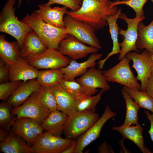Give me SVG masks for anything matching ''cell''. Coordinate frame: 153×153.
<instances>
[{"label":"cell","mask_w":153,"mask_h":153,"mask_svg":"<svg viewBox=\"0 0 153 153\" xmlns=\"http://www.w3.org/2000/svg\"><path fill=\"white\" fill-rule=\"evenodd\" d=\"M110 0L101 1L97 0H83L80 8L73 12L67 10L65 14L84 22L97 31L108 26L106 18L118 10L116 6L110 7Z\"/></svg>","instance_id":"1"},{"label":"cell","mask_w":153,"mask_h":153,"mask_svg":"<svg viewBox=\"0 0 153 153\" xmlns=\"http://www.w3.org/2000/svg\"><path fill=\"white\" fill-rule=\"evenodd\" d=\"M22 21L32 28L47 48L57 49L60 41L68 34L67 28L56 27L46 23L36 10L30 14H27Z\"/></svg>","instance_id":"2"},{"label":"cell","mask_w":153,"mask_h":153,"mask_svg":"<svg viewBox=\"0 0 153 153\" xmlns=\"http://www.w3.org/2000/svg\"><path fill=\"white\" fill-rule=\"evenodd\" d=\"M15 1L16 0H8L1 10L0 14V31L15 38L21 48L26 35L33 30L28 25L20 21L16 17L14 7Z\"/></svg>","instance_id":"3"},{"label":"cell","mask_w":153,"mask_h":153,"mask_svg":"<svg viewBox=\"0 0 153 153\" xmlns=\"http://www.w3.org/2000/svg\"><path fill=\"white\" fill-rule=\"evenodd\" d=\"M131 60L126 56L113 67L102 71L104 76L109 82H116L137 90H140L141 84L134 75L129 66Z\"/></svg>","instance_id":"4"},{"label":"cell","mask_w":153,"mask_h":153,"mask_svg":"<svg viewBox=\"0 0 153 153\" xmlns=\"http://www.w3.org/2000/svg\"><path fill=\"white\" fill-rule=\"evenodd\" d=\"M99 118L95 112H77L68 116L63 133L67 138L73 139L85 132Z\"/></svg>","instance_id":"5"},{"label":"cell","mask_w":153,"mask_h":153,"mask_svg":"<svg viewBox=\"0 0 153 153\" xmlns=\"http://www.w3.org/2000/svg\"><path fill=\"white\" fill-rule=\"evenodd\" d=\"M63 20L68 34L72 35L85 44L99 49L101 48L99 41L95 33V30L88 24L76 19L65 14Z\"/></svg>","instance_id":"6"},{"label":"cell","mask_w":153,"mask_h":153,"mask_svg":"<svg viewBox=\"0 0 153 153\" xmlns=\"http://www.w3.org/2000/svg\"><path fill=\"white\" fill-rule=\"evenodd\" d=\"M37 92L33 93L22 105L11 109V113L16 116L15 120L22 117H28L33 119L40 125L48 117L51 112L41 102Z\"/></svg>","instance_id":"7"},{"label":"cell","mask_w":153,"mask_h":153,"mask_svg":"<svg viewBox=\"0 0 153 153\" xmlns=\"http://www.w3.org/2000/svg\"><path fill=\"white\" fill-rule=\"evenodd\" d=\"M145 18V16L139 18L136 17L133 18H129L124 13H121L119 18L124 20L127 24V29L124 30L119 29V34L123 37L122 42L120 43L121 48V52L118 60L122 59L129 52L133 51L140 53L136 46V42L138 37L137 26Z\"/></svg>","instance_id":"8"},{"label":"cell","mask_w":153,"mask_h":153,"mask_svg":"<svg viewBox=\"0 0 153 153\" xmlns=\"http://www.w3.org/2000/svg\"><path fill=\"white\" fill-rule=\"evenodd\" d=\"M28 63L37 69H59L69 64L71 60L57 49L48 48L44 52L26 58Z\"/></svg>","instance_id":"9"},{"label":"cell","mask_w":153,"mask_h":153,"mask_svg":"<svg viewBox=\"0 0 153 153\" xmlns=\"http://www.w3.org/2000/svg\"><path fill=\"white\" fill-rule=\"evenodd\" d=\"M126 56L133 62L132 67L137 73L136 78L141 82L140 90L145 91L147 81L153 71V54L144 50L141 54L131 52Z\"/></svg>","instance_id":"10"},{"label":"cell","mask_w":153,"mask_h":153,"mask_svg":"<svg viewBox=\"0 0 153 153\" xmlns=\"http://www.w3.org/2000/svg\"><path fill=\"white\" fill-rule=\"evenodd\" d=\"M57 49L63 55L74 60L85 57L90 54L97 53L99 50L95 47L87 46L69 34L60 41Z\"/></svg>","instance_id":"11"},{"label":"cell","mask_w":153,"mask_h":153,"mask_svg":"<svg viewBox=\"0 0 153 153\" xmlns=\"http://www.w3.org/2000/svg\"><path fill=\"white\" fill-rule=\"evenodd\" d=\"M81 86L84 94L92 96L98 91L100 88L109 91L110 87L105 78L102 71L92 67L76 80Z\"/></svg>","instance_id":"12"},{"label":"cell","mask_w":153,"mask_h":153,"mask_svg":"<svg viewBox=\"0 0 153 153\" xmlns=\"http://www.w3.org/2000/svg\"><path fill=\"white\" fill-rule=\"evenodd\" d=\"M116 114V112L112 111L109 106L106 105L101 117L79 137L74 153H83L86 147L99 137L101 131L105 123Z\"/></svg>","instance_id":"13"},{"label":"cell","mask_w":153,"mask_h":153,"mask_svg":"<svg viewBox=\"0 0 153 153\" xmlns=\"http://www.w3.org/2000/svg\"><path fill=\"white\" fill-rule=\"evenodd\" d=\"M10 130L21 137L28 146L33 144L36 137L45 131L33 119L22 117L16 119L12 124Z\"/></svg>","instance_id":"14"},{"label":"cell","mask_w":153,"mask_h":153,"mask_svg":"<svg viewBox=\"0 0 153 153\" xmlns=\"http://www.w3.org/2000/svg\"><path fill=\"white\" fill-rule=\"evenodd\" d=\"M101 53L91 54L88 59L82 63H78L76 60H71L68 65L59 69L63 74V79L69 80H75L78 76L82 75L88 70V69L94 67L96 64V61L102 57Z\"/></svg>","instance_id":"15"},{"label":"cell","mask_w":153,"mask_h":153,"mask_svg":"<svg viewBox=\"0 0 153 153\" xmlns=\"http://www.w3.org/2000/svg\"><path fill=\"white\" fill-rule=\"evenodd\" d=\"M39 71L30 65L25 58L20 56L9 66V81L26 82L36 79Z\"/></svg>","instance_id":"16"},{"label":"cell","mask_w":153,"mask_h":153,"mask_svg":"<svg viewBox=\"0 0 153 153\" xmlns=\"http://www.w3.org/2000/svg\"><path fill=\"white\" fill-rule=\"evenodd\" d=\"M42 86L36 79L23 81L14 93L6 101L12 108L18 107L24 103Z\"/></svg>","instance_id":"17"},{"label":"cell","mask_w":153,"mask_h":153,"mask_svg":"<svg viewBox=\"0 0 153 153\" xmlns=\"http://www.w3.org/2000/svg\"><path fill=\"white\" fill-rule=\"evenodd\" d=\"M38 7L39 9L37 10V12L44 22L54 27L65 28L63 18L67 10V7L52 8L45 4L39 5Z\"/></svg>","instance_id":"18"},{"label":"cell","mask_w":153,"mask_h":153,"mask_svg":"<svg viewBox=\"0 0 153 153\" xmlns=\"http://www.w3.org/2000/svg\"><path fill=\"white\" fill-rule=\"evenodd\" d=\"M49 88L55 98L57 110L65 113L68 116L77 112L75 98L67 92L59 83Z\"/></svg>","instance_id":"19"},{"label":"cell","mask_w":153,"mask_h":153,"mask_svg":"<svg viewBox=\"0 0 153 153\" xmlns=\"http://www.w3.org/2000/svg\"><path fill=\"white\" fill-rule=\"evenodd\" d=\"M112 129L120 133L123 139H128L133 142L143 153H151L144 144L143 134V129L140 124H138L135 126H114Z\"/></svg>","instance_id":"20"},{"label":"cell","mask_w":153,"mask_h":153,"mask_svg":"<svg viewBox=\"0 0 153 153\" xmlns=\"http://www.w3.org/2000/svg\"><path fill=\"white\" fill-rule=\"evenodd\" d=\"M68 118V115L65 113L58 110H55L50 113L40 126L45 131L54 136H61Z\"/></svg>","instance_id":"21"},{"label":"cell","mask_w":153,"mask_h":153,"mask_svg":"<svg viewBox=\"0 0 153 153\" xmlns=\"http://www.w3.org/2000/svg\"><path fill=\"white\" fill-rule=\"evenodd\" d=\"M121 13V9H120L116 13L106 18L109 27L111 38L112 41L113 47L111 51L108 54L107 57L103 59L99 60L97 64L100 69H103L105 63L109 57L114 54H119L121 52V48L118 40L119 28L118 27L117 20Z\"/></svg>","instance_id":"22"},{"label":"cell","mask_w":153,"mask_h":153,"mask_svg":"<svg viewBox=\"0 0 153 153\" xmlns=\"http://www.w3.org/2000/svg\"><path fill=\"white\" fill-rule=\"evenodd\" d=\"M47 48L39 37L33 30L29 32L25 36L23 45L20 48V56L26 58L32 55L41 53Z\"/></svg>","instance_id":"23"},{"label":"cell","mask_w":153,"mask_h":153,"mask_svg":"<svg viewBox=\"0 0 153 153\" xmlns=\"http://www.w3.org/2000/svg\"><path fill=\"white\" fill-rule=\"evenodd\" d=\"M10 133L6 139L0 142V150L4 153H31L30 147L20 136Z\"/></svg>","instance_id":"24"},{"label":"cell","mask_w":153,"mask_h":153,"mask_svg":"<svg viewBox=\"0 0 153 153\" xmlns=\"http://www.w3.org/2000/svg\"><path fill=\"white\" fill-rule=\"evenodd\" d=\"M20 48L18 42H9L6 40L2 34L0 35V56L10 66L14 63L20 56Z\"/></svg>","instance_id":"25"},{"label":"cell","mask_w":153,"mask_h":153,"mask_svg":"<svg viewBox=\"0 0 153 153\" xmlns=\"http://www.w3.org/2000/svg\"><path fill=\"white\" fill-rule=\"evenodd\" d=\"M137 30V48L141 50L145 49L153 54V20L147 26L140 22L138 25Z\"/></svg>","instance_id":"26"},{"label":"cell","mask_w":153,"mask_h":153,"mask_svg":"<svg viewBox=\"0 0 153 153\" xmlns=\"http://www.w3.org/2000/svg\"><path fill=\"white\" fill-rule=\"evenodd\" d=\"M121 94L125 100L126 107L125 119L122 125L131 126L138 124V112L140 107L123 88L121 90Z\"/></svg>","instance_id":"27"},{"label":"cell","mask_w":153,"mask_h":153,"mask_svg":"<svg viewBox=\"0 0 153 153\" xmlns=\"http://www.w3.org/2000/svg\"><path fill=\"white\" fill-rule=\"evenodd\" d=\"M30 149L31 153H60L46 135L45 131L36 137Z\"/></svg>","instance_id":"28"},{"label":"cell","mask_w":153,"mask_h":153,"mask_svg":"<svg viewBox=\"0 0 153 153\" xmlns=\"http://www.w3.org/2000/svg\"><path fill=\"white\" fill-rule=\"evenodd\" d=\"M105 91L102 89L96 95L88 96L84 94L75 98L77 112H95V107L101 99L102 94Z\"/></svg>","instance_id":"29"},{"label":"cell","mask_w":153,"mask_h":153,"mask_svg":"<svg viewBox=\"0 0 153 153\" xmlns=\"http://www.w3.org/2000/svg\"><path fill=\"white\" fill-rule=\"evenodd\" d=\"M63 77V74L59 69H41L36 79L42 86L50 87L59 84Z\"/></svg>","instance_id":"30"},{"label":"cell","mask_w":153,"mask_h":153,"mask_svg":"<svg viewBox=\"0 0 153 153\" xmlns=\"http://www.w3.org/2000/svg\"><path fill=\"white\" fill-rule=\"evenodd\" d=\"M123 88L140 108L146 109L153 113V97L146 91L135 90L125 86H124Z\"/></svg>","instance_id":"31"},{"label":"cell","mask_w":153,"mask_h":153,"mask_svg":"<svg viewBox=\"0 0 153 153\" xmlns=\"http://www.w3.org/2000/svg\"><path fill=\"white\" fill-rule=\"evenodd\" d=\"M37 92L39 99L48 110L51 112L57 110L55 98L49 87L41 86Z\"/></svg>","instance_id":"32"},{"label":"cell","mask_w":153,"mask_h":153,"mask_svg":"<svg viewBox=\"0 0 153 153\" xmlns=\"http://www.w3.org/2000/svg\"><path fill=\"white\" fill-rule=\"evenodd\" d=\"M12 107L6 101L0 103V128L10 130L11 125L15 120L16 116L11 113Z\"/></svg>","instance_id":"33"},{"label":"cell","mask_w":153,"mask_h":153,"mask_svg":"<svg viewBox=\"0 0 153 153\" xmlns=\"http://www.w3.org/2000/svg\"><path fill=\"white\" fill-rule=\"evenodd\" d=\"M148 0H128L126 1L117 0L111 2L110 7L121 4H125L131 7L135 12V17L139 18L144 16L143 7Z\"/></svg>","instance_id":"34"},{"label":"cell","mask_w":153,"mask_h":153,"mask_svg":"<svg viewBox=\"0 0 153 153\" xmlns=\"http://www.w3.org/2000/svg\"><path fill=\"white\" fill-rule=\"evenodd\" d=\"M59 84L74 98L84 94L81 86L75 80H69L63 78L60 81Z\"/></svg>","instance_id":"35"},{"label":"cell","mask_w":153,"mask_h":153,"mask_svg":"<svg viewBox=\"0 0 153 153\" xmlns=\"http://www.w3.org/2000/svg\"><path fill=\"white\" fill-rule=\"evenodd\" d=\"M23 81H10L0 84V99L6 100L15 92Z\"/></svg>","instance_id":"36"},{"label":"cell","mask_w":153,"mask_h":153,"mask_svg":"<svg viewBox=\"0 0 153 153\" xmlns=\"http://www.w3.org/2000/svg\"><path fill=\"white\" fill-rule=\"evenodd\" d=\"M46 135L53 143L55 146L62 153L69 148L74 142L75 140L68 138H63L61 136H57L45 131Z\"/></svg>","instance_id":"37"},{"label":"cell","mask_w":153,"mask_h":153,"mask_svg":"<svg viewBox=\"0 0 153 153\" xmlns=\"http://www.w3.org/2000/svg\"><path fill=\"white\" fill-rule=\"evenodd\" d=\"M83 0H48L46 4L48 5L59 4L65 6L73 12L77 11L81 8Z\"/></svg>","instance_id":"38"},{"label":"cell","mask_w":153,"mask_h":153,"mask_svg":"<svg viewBox=\"0 0 153 153\" xmlns=\"http://www.w3.org/2000/svg\"><path fill=\"white\" fill-rule=\"evenodd\" d=\"M9 65L0 59V83L9 80Z\"/></svg>","instance_id":"39"},{"label":"cell","mask_w":153,"mask_h":153,"mask_svg":"<svg viewBox=\"0 0 153 153\" xmlns=\"http://www.w3.org/2000/svg\"><path fill=\"white\" fill-rule=\"evenodd\" d=\"M98 153H114V152L110 145H108L107 142L104 141L97 148Z\"/></svg>","instance_id":"40"},{"label":"cell","mask_w":153,"mask_h":153,"mask_svg":"<svg viewBox=\"0 0 153 153\" xmlns=\"http://www.w3.org/2000/svg\"><path fill=\"white\" fill-rule=\"evenodd\" d=\"M145 91L153 97V71L151 73L147 81L145 87Z\"/></svg>","instance_id":"41"},{"label":"cell","mask_w":153,"mask_h":153,"mask_svg":"<svg viewBox=\"0 0 153 153\" xmlns=\"http://www.w3.org/2000/svg\"><path fill=\"white\" fill-rule=\"evenodd\" d=\"M144 112L146 115L147 118L150 122V128L148 132L150 135L151 140L153 142V113L150 114L148 110H145Z\"/></svg>","instance_id":"42"},{"label":"cell","mask_w":153,"mask_h":153,"mask_svg":"<svg viewBox=\"0 0 153 153\" xmlns=\"http://www.w3.org/2000/svg\"><path fill=\"white\" fill-rule=\"evenodd\" d=\"M10 131V130H7L0 128V141H4L5 140L9 135Z\"/></svg>","instance_id":"43"},{"label":"cell","mask_w":153,"mask_h":153,"mask_svg":"<svg viewBox=\"0 0 153 153\" xmlns=\"http://www.w3.org/2000/svg\"><path fill=\"white\" fill-rule=\"evenodd\" d=\"M77 141H75L73 144L62 153H74Z\"/></svg>","instance_id":"44"},{"label":"cell","mask_w":153,"mask_h":153,"mask_svg":"<svg viewBox=\"0 0 153 153\" xmlns=\"http://www.w3.org/2000/svg\"><path fill=\"white\" fill-rule=\"evenodd\" d=\"M18 7H19L20 6L22 2L25 0H18Z\"/></svg>","instance_id":"45"},{"label":"cell","mask_w":153,"mask_h":153,"mask_svg":"<svg viewBox=\"0 0 153 153\" xmlns=\"http://www.w3.org/2000/svg\"><path fill=\"white\" fill-rule=\"evenodd\" d=\"M112 0L114 1H117V0ZM120 0V1H128V0Z\"/></svg>","instance_id":"46"},{"label":"cell","mask_w":153,"mask_h":153,"mask_svg":"<svg viewBox=\"0 0 153 153\" xmlns=\"http://www.w3.org/2000/svg\"><path fill=\"white\" fill-rule=\"evenodd\" d=\"M98 0V1H104L105 0Z\"/></svg>","instance_id":"47"},{"label":"cell","mask_w":153,"mask_h":153,"mask_svg":"<svg viewBox=\"0 0 153 153\" xmlns=\"http://www.w3.org/2000/svg\"><path fill=\"white\" fill-rule=\"evenodd\" d=\"M150 0L153 3V0Z\"/></svg>","instance_id":"48"}]
</instances>
